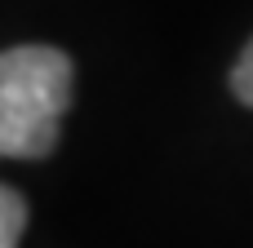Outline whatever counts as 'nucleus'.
<instances>
[{"label":"nucleus","instance_id":"f257e3e1","mask_svg":"<svg viewBox=\"0 0 253 248\" xmlns=\"http://www.w3.org/2000/svg\"><path fill=\"white\" fill-rule=\"evenodd\" d=\"M76 67L53 44H18L0 53V160H44L58 146L71 106Z\"/></svg>","mask_w":253,"mask_h":248},{"label":"nucleus","instance_id":"f03ea898","mask_svg":"<svg viewBox=\"0 0 253 248\" xmlns=\"http://www.w3.org/2000/svg\"><path fill=\"white\" fill-rule=\"evenodd\" d=\"M27 231V200L13 186H0V248H18Z\"/></svg>","mask_w":253,"mask_h":248},{"label":"nucleus","instance_id":"7ed1b4c3","mask_svg":"<svg viewBox=\"0 0 253 248\" xmlns=\"http://www.w3.org/2000/svg\"><path fill=\"white\" fill-rule=\"evenodd\" d=\"M231 93H236L245 106H253V40L245 44V53L236 58V71H231Z\"/></svg>","mask_w":253,"mask_h":248}]
</instances>
